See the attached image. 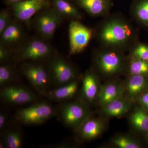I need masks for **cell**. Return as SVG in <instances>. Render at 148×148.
<instances>
[{
  "label": "cell",
  "instance_id": "cell-7",
  "mask_svg": "<svg viewBox=\"0 0 148 148\" xmlns=\"http://www.w3.org/2000/svg\"><path fill=\"white\" fill-rule=\"evenodd\" d=\"M20 69L35 90L46 96L52 84L46 66L41 62L27 61L21 64Z\"/></svg>",
  "mask_w": 148,
  "mask_h": 148
},
{
  "label": "cell",
  "instance_id": "cell-25",
  "mask_svg": "<svg viewBox=\"0 0 148 148\" xmlns=\"http://www.w3.org/2000/svg\"><path fill=\"white\" fill-rule=\"evenodd\" d=\"M128 64V72L130 75L148 74V62L139 58L129 56Z\"/></svg>",
  "mask_w": 148,
  "mask_h": 148
},
{
  "label": "cell",
  "instance_id": "cell-28",
  "mask_svg": "<svg viewBox=\"0 0 148 148\" xmlns=\"http://www.w3.org/2000/svg\"><path fill=\"white\" fill-rule=\"evenodd\" d=\"M14 17L13 12L10 7L3 9L0 12V34L9 25Z\"/></svg>",
  "mask_w": 148,
  "mask_h": 148
},
{
  "label": "cell",
  "instance_id": "cell-26",
  "mask_svg": "<svg viewBox=\"0 0 148 148\" xmlns=\"http://www.w3.org/2000/svg\"><path fill=\"white\" fill-rule=\"evenodd\" d=\"M129 56L148 62V45L138 42L130 50Z\"/></svg>",
  "mask_w": 148,
  "mask_h": 148
},
{
  "label": "cell",
  "instance_id": "cell-17",
  "mask_svg": "<svg viewBox=\"0 0 148 148\" xmlns=\"http://www.w3.org/2000/svg\"><path fill=\"white\" fill-rule=\"evenodd\" d=\"M123 89L121 85L114 82L108 83L100 88L98 92V102L104 106L112 101L121 98Z\"/></svg>",
  "mask_w": 148,
  "mask_h": 148
},
{
  "label": "cell",
  "instance_id": "cell-18",
  "mask_svg": "<svg viewBox=\"0 0 148 148\" xmlns=\"http://www.w3.org/2000/svg\"><path fill=\"white\" fill-rule=\"evenodd\" d=\"M103 123L99 119L88 118L78 129L80 137L85 140H91L97 138L102 132Z\"/></svg>",
  "mask_w": 148,
  "mask_h": 148
},
{
  "label": "cell",
  "instance_id": "cell-32",
  "mask_svg": "<svg viewBox=\"0 0 148 148\" xmlns=\"http://www.w3.org/2000/svg\"><path fill=\"white\" fill-rule=\"evenodd\" d=\"M3 1L6 4L10 6L14 4L21 2L25 1V0H3Z\"/></svg>",
  "mask_w": 148,
  "mask_h": 148
},
{
  "label": "cell",
  "instance_id": "cell-6",
  "mask_svg": "<svg viewBox=\"0 0 148 148\" xmlns=\"http://www.w3.org/2000/svg\"><path fill=\"white\" fill-rule=\"evenodd\" d=\"M63 20L51 5L37 13L32 18L31 25L39 36L49 41Z\"/></svg>",
  "mask_w": 148,
  "mask_h": 148
},
{
  "label": "cell",
  "instance_id": "cell-4",
  "mask_svg": "<svg viewBox=\"0 0 148 148\" xmlns=\"http://www.w3.org/2000/svg\"><path fill=\"white\" fill-rule=\"evenodd\" d=\"M46 62L51 83L56 87L78 78L75 67L67 58L58 53Z\"/></svg>",
  "mask_w": 148,
  "mask_h": 148
},
{
  "label": "cell",
  "instance_id": "cell-3",
  "mask_svg": "<svg viewBox=\"0 0 148 148\" xmlns=\"http://www.w3.org/2000/svg\"><path fill=\"white\" fill-rule=\"evenodd\" d=\"M123 52L101 47L94 51L93 53V61L96 69L100 73L107 76L121 73L126 66Z\"/></svg>",
  "mask_w": 148,
  "mask_h": 148
},
{
  "label": "cell",
  "instance_id": "cell-16",
  "mask_svg": "<svg viewBox=\"0 0 148 148\" xmlns=\"http://www.w3.org/2000/svg\"><path fill=\"white\" fill-rule=\"evenodd\" d=\"M79 86L78 79L61 86L51 89L46 97L50 100L58 101L65 102L71 99L76 94Z\"/></svg>",
  "mask_w": 148,
  "mask_h": 148
},
{
  "label": "cell",
  "instance_id": "cell-20",
  "mask_svg": "<svg viewBox=\"0 0 148 148\" xmlns=\"http://www.w3.org/2000/svg\"><path fill=\"white\" fill-rule=\"evenodd\" d=\"M131 105L130 101L120 98L103 106V112L108 116H121L129 111Z\"/></svg>",
  "mask_w": 148,
  "mask_h": 148
},
{
  "label": "cell",
  "instance_id": "cell-2",
  "mask_svg": "<svg viewBox=\"0 0 148 148\" xmlns=\"http://www.w3.org/2000/svg\"><path fill=\"white\" fill-rule=\"evenodd\" d=\"M49 42L38 36L27 38L13 51L14 58L21 62H47L57 52Z\"/></svg>",
  "mask_w": 148,
  "mask_h": 148
},
{
  "label": "cell",
  "instance_id": "cell-11",
  "mask_svg": "<svg viewBox=\"0 0 148 148\" xmlns=\"http://www.w3.org/2000/svg\"><path fill=\"white\" fill-rule=\"evenodd\" d=\"M0 97L4 102L20 106L36 102L37 96L29 88L20 85H8L1 88Z\"/></svg>",
  "mask_w": 148,
  "mask_h": 148
},
{
  "label": "cell",
  "instance_id": "cell-5",
  "mask_svg": "<svg viewBox=\"0 0 148 148\" xmlns=\"http://www.w3.org/2000/svg\"><path fill=\"white\" fill-rule=\"evenodd\" d=\"M57 114V110L50 103L36 101L28 107L18 110L14 118L22 124L36 125L43 123Z\"/></svg>",
  "mask_w": 148,
  "mask_h": 148
},
{
  "label": "cell",
  "instance_id": "cell-8",
  "mask_svg": "<svg viewBox=\"0 0 148 148\" xmlns=\"http://www.w3.org/2000/svg\"><path fill=\"white\" fill-rule=\"evenodd\" d=\"M70 56L81 53L85 50L92 38L94 37V29L85 26L80 21H70L68 29Z\"/></svg>",
  "mask_w": 148,
  "mask_h": 148
},
{
  "label": "cell",
  "instance_id": "cell-30",
  "mask_svg": "<svg viewBox=\"0 0 148 148\" xmlns=\"http://www.w3.org/2000/svg\"><path fill=\"white\" fill-rule=\"evenodd\" d=\"M8 115L7 113L1 111L0 113V132L3 133L7 129L8 124Z\"/></svg>",
  "mask_w": 148,
  "mask_h": 148
},
{
  "label": "cell",
  "instance_id": "cell-13",
  "mask_svg": "<svg viewBox=\"0 0 148 148\" xmlns=\"http://www.w3.org/2000/svg\"><path fill=\"white\" fill-rule=\"evenodd\" d=\"M79 8L90 16L103 17L110 14L113 0H71Z\"/></svg>",
  "mask_w": 148,
  "mask_h": 148
},
{
  "label": "cell",
  "instance_id": "cell-21",
  "mask_svg": "<svg viewBox=\"0 0 148 148\" xmlns=\"http://www.w3.org/2000/svg\"><path fill=\"white\" fill-rule=\"evenodd\" d=\"M0 142L1 148H20L23 145V138L19 130L7 129L3 132Z\"/></svg>",
  "mask_w": 148,
  "mask_h": 148
},
{
  "label": "cell",
  "instance_id": "cell-31",
  "mask_svg": "<svg viewBox=\"0 0 148 148\" xmlns=\"http://www.w3.org/2000/svg\"><path fill=\"white\" fill-rule=\"evenodd\" d=\"M141 103L148 109V92L142 95L140 98Z\"/></svg>",
  "mask_w": 148,
  "mask_h": 148
},
{
  "label": "cell",
  "instance_id": "cell-14",
  "mask_svg": "<svg viewBox=\"0 0 148 148\" xmlns=\"http://www.w3.org/2000/svg\"><path fill=\"white\" fill-rule=\"evenodd\" d=\"M81 94L86 103H91L98 97L100 88L98 78L92 69L88 70L83 77Z\"/></svg>",
  "mask_w": 148,
  "mask_h": 148
},
{
  "label": "cell",
  "instance_id": "cell-19",
  "mask_svg": "<svg viewBox=\"0 0 148 148\" xmlns=\"http://www.w3.org/2000/svg\"><path fill=\"white\" fill-rule=\"evenodd\" d=\"M130 12L134 21L148 28V0H134L130 5Z\"/></svg>",
  "mask_w": 148,
  "mask_h": 148
},
{
  "label": "cell",
  "instance_id": "cell-27",
  "mask_svg": "<svg viewBox=\"0 0 148 148\" xmlns=\"http://www.w3.org/2000/svg\"><path fill=\"white\" fill-rule=\"evenodd\" d=\"M114 145L120 148H138L140 145L133 139L125 137L120 136L115 138L113 141Z\"/></svg>",
  "mask_w": 148,
  "mask_h": 148
},
{
  "label": "cell",
  "instance_id": "cell-9",
  "mask_svg": "<svg viewBox=\"0 0 148 148\" xmlns=\"http://www.w3.org/2000/svg\"><path fill=\"white\" fill-rule=\"evenodd\" d=\"M59 111L63 123L73 129H78L89 114L86 105L80 102L64 103L59 107Z\"/></svg>",
  "mask_w": 148,
  "mask_h": 148
},
{
  "label": "cell",
  "instance_id": "cell-22",
  "mask_svg": "<svg viewBox=\"0 0 148 148\" xmlns=\"http://www.w3.org/2000/svg\"><path fill=\"white\" fill-rule=\"evenodd\" d=\"M127 83L126 89L127 93L130 97H133L143 92L146 88L147 84V80L146 75H130Z\"/></svg>",
  "mask_w": 148,
  "mask_h": 148
},
{
  "label": "cell",
  "instance_id": "cell-12",
  "mask_svg": "<svg viewBox=\"0 0 148 148\" xmlns=\"http://www.w3.org/2000/svg\"><path fill=\"white\" fill-rule=\"evenodd\" d=\"M0 45L13 51L27 39L22 23L13 18L9 25L0 34Z\"/></svg>",
  "mask_w": 148,
  "mask_h": 148
},
{
  "label": "cell",
  "instance_id": "cell-24",
  "mask_svg": "<svg viewBox=\"0 0 148 148\" xmlns=\"http://www.w3.org/2000/svg\"><path fill=\"white\" fill-rule=\"evenodd\" d=\"M15 68L8 63L1 64L0 66V86L3 87L8 86L17 78Z\"/></svg>",
  "mask_w": 148,
  "mask_h": 148
},
{
  "label": "cell",
  "instance_id": "cell-15",
  "mask_svg": "<svg viewBox=\"0 0 148 148\" xmlns=\"http://www.w3.org/2000/svg\"><path fill=\"white\" fill-rule=\"evenodd\" d=\"M51 5L61 18L71 21H81L83 15L79 8L71 0H51Z\"/></svg>",
  "mask_w": 148,
  "mask_h": 148
},
{
  "label": "cell",
  "instance_id": "cell-10",
  "mask_svg": "<svg viewBox=\"0 0 148 148\" xmlns=\"http://www.w3.org/2000/svg\"><path fill=\"white\" fill-rule=\"evenodd\" d=\"M51 6V0H25L10 6L14 18L31 27V20L37 13Z\"/></svg>",
  "mask_w": 148,
  "mask_h": 148
},
{
  "label": "cell",
  "instance_id": "cell-1",
  "mask_svg": "<svg viewBox=\"0 0 148 148\" xmlns=\"http://www.w3.org/2000/svg\"><path fill=\"white\" fill-rule=\"evenodd\" d=\"M94 30V37L101 47L125 51L130 50L138 42V29L121 14H110Z\"/></svg>",
  "mask_w": 148,
  "mask_h": 148
},
{
  "label": "cell",
  "instance_id": "cell-23",
  "mask_svg": "<svg viewBox=\"0 0 148 148\" xmlns=\"http://www.w3.org/2000/svg\"><path fill=\"white\" fill-rule=\"evenodd\" d=\"M130 122L136 129L148 132V114L143 109H136L130 116Z\"/></svg>",
  "mask_w": 148,
  "mask_h": 148
},
{
  "label": "cell",
  "instance_id": "cell-29",
  "mask_svg": "<svg viewBox=\"0 0 148 148\" xmlns=\"http://www.w3.org/2000/svg\"><path fill=\"white\" fill-rule=\"evenodd\" d=\"M13 56V51L5 46L0 45V62L1 64L8 63Z\"/></svg>",
  "mask_w": 148,
  "mask_h": 148
}]
</instances>
